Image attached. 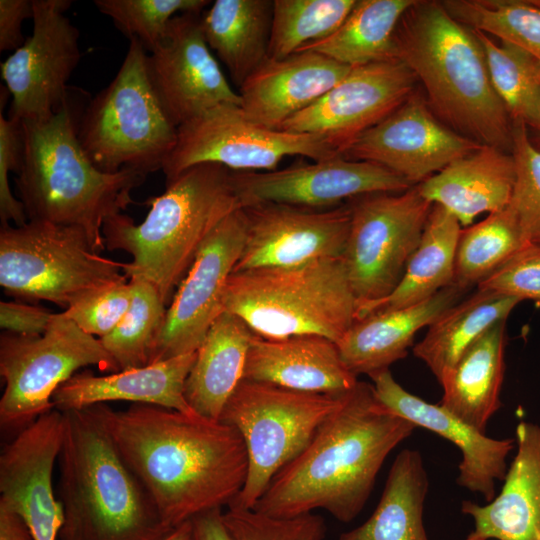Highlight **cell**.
Instances as JSON below:
<instances>
[{
  "label": "cell",
  "mask_w": 540,
  "mask_h": 540,
  "mask_svg": "<svg viewBox=\"0 0 540 540\" xmlns=\"http://www.w3.org/2000/svg\"><path fill=\"white\" fill-rule=\"evenodd\" d=\"M70 0H33V31L1 63V77L11 96L8 117L46 120L69 96L68 80L81 52L79 31L65 12Z\"/></svg>",
  "instance_id": "14"
},
{
  "label": "cell",
  "mask_w": 540,
  "mask_h": 540,
  "mask_svg": "<svg viewBox=\"0 0 540 540\" xmlns=\"http://www.w3.org/2000/svg\"><path fill=\"white\" fill-rule=\"evenodd\" d=\"M200 16L173 17L147 56L152 85L177 128L218 105L241 104L205 41Z\"/></svg>",
  "instance_id": "19"
},
{
  "label": "cell",
  "mask_w": 540,
  "mask_h": 540,
  "mask_svg": "<svg viewBox=\"0 0 540 540\" xmlns=\"http://www.w3.org/2000/svg\"><path fill=\"white\" fill-rule=\"evenodd\" d=\"M352 67L314 51L267 58L239 87L240 107L253 122L280 130L344 79Z\"/></svg>",
  "instance_id": "23"
},
{
  "label": "cell",
  "mask_w": 540,
  "mask_h": 540,
  "mask_svg": "<svg viewBox=\"0 0 540 540\" xmlns=\"http://www.w3.org/2000/svg\"><path fill=\"white\" fill-rule=\"evenodd\" d=\"M191 521L188 520L177 526L164 540H190Z\"/></svg>",
  "instance_id": "51"
},
{
  "label": "cell",
  "mask_w": 540,
  "mask_h": 540,
  "mask_svg": "<svg viewBox=\"0 0 540 540\" xmlns=\"http://www.w3.org/2000/svg\"><path fill=\"white\" fill-rule=\"evenodd\" d=\"M61 540H164L174 529L89 407L62 412Z\"/></svg>",
  "instance_id": "5"
},
{
  "label": "cell",
  "mask_w": 540,
  "mask_h": 540,
  "mask_svg": "<svg viewBox=\"0 0 540 540\" xmlns=\"http://www.w3.org/2000/svg\"><path fill=\"white\" fill-rule=\"evenodd\" d=\"M254 334L240 317L226 311L213 322L185 382V398L198 415L219 420L228 399L244 379Z\"/></svg>",
  "instance_id": "29"
},
{
  "label": "cell",
  "mask_w": 540,
  "mask_h": 540,
  "mask_svg": "<svg viewBox=\"0 0 540 540\" xmlns=\"http://www.w3.org/2000/svg\"><path fill=\"white\" fill-rule=\"evenodd\" d=\"M416 77L397 59L353 67L347 76L280 130L321 136L341 153L413 92Z\"/></svg>",
  "instance_id": "16"
},
{
  "label": "cell",
  "mask_w": 540,
  "mask_h": 540,
  "mask_svg": "<svg viewBox=\"0 0 540 540\" xmlns=\"http://www.w3.org/2000/svg\"><path fill=\"white\" fill-rule=\"evenodd\" d=\"M515 178L512 154L481 146L454 160L417 187L431 204L444 207L461 226H470L478 215L508 207Z\"/></svg>",
  "instance_id": "28"
},
{
  "label": "cell",
  "mask_w": 540,
  "mask_h": 540,
  "mask_svg": "<svg viewBox=\"0 0 540 540\" xmlns=\"http://www.w3.org/2000/svg\"><path fill=\"white\" fill-rule=\"evenodd\" d=\"M477 289L514 297L520 301H540V243H526L479 283Z\"/></svg>",
  "instance_id": "46"
},
{
  "label": "cell",
  "mask_w": 540,
  "mask_h": 540,
  "mask_svg": "<svg viewBox=\"0 0 540 540\" xmlns=\"http://www.w3.org/2000/svg\"><path fill=\"white\" fill-rule=\"evenodd\" d=\"M10 93L0 87V218L1 225L13 221L15 226L28 222L22 202L12 194L8 174L21 170L24 157V134L22 121L4 117L3 109Z\"/></svg>",
  "instance_id": "45"
},
{
  "label": "cell",
  "mask_w": 540,
  "mask_h": 540,
  "mask_svg": "<svg viewBox=\"0 0 540 540\" xmlns=\"http://www.w3.org/2000/svg\"><path fill=\"white\" fill-rule=\"evenodd\" d=\"M195 359L196 352H192L108 375L97 376L88 370L76 373L53 394L54 409L64 412L109 401H130L198 415L184 394Z\"/></svg>",
  "instance_id": "26"
},
{
  "label": "cell",
  "mask_w": 540,
  "mask_h": 540,
  "mask_svg": "<svg viewBox=\"0 0 540 540\" xmlns=\"http://www.w3.org/2000/svg\"><path fill=\"white\" fill-rule=\"evenodd\" d=\"M54 313L21 301L0 303V327L5 332L40 336L47 330Z\"/></svg>",
  "instance_id": "47"
},
{
  "label": "cell",
  "mask_w": 540,
  "mask_h": 540,
  "mask_svg": "<svg viewBox=\"0 0 540 540\" xmlns=\"http://www.w3.org/2000/svg\"><path fill=\"white\" fill-rule=\"evenodd\" d=\"M520 302L514 297L477 289L428 326L425 336L413 346V354L440 383L462 353L493 325L506 321Z\"/></svg>",
  "instance_id": "34"
},
{
  "label": "cell",
  "mask_w": 540,
  "mask_h": 540,
  "mask_svg": "<svg viewBox=\"0 0 540 540\" xmlns=\"http://www.w3.org/2000/svg\"><path fill=\"white\" fill-rule=\"evenodd\" d=\"M145 204L150 211L142 223L112 215L104 221L103 237L108 250L132 256L123 265L125 275L151 282L167 305L204 242L242 204L232 170L215 163L190 167Z\"/></svg>",
  "instance_id": "6"
},
{
  "label": "cell",
  "mask_w": 540,
  "mask_h": 540,
  "mask_svg": "<svg viewBox=\"0 0 540 540\" xmlns=\"http://www.w3.org/2000/svg\"><path fill=\"white\" fill-rule=\"evenodd\" d=\"M474 32L483 47L492 85L512 122L540 132V62L512 43H496L489 35Z\"/></svg>",
  "instance_id": "36"
},
{
  "label": "cell",
  "mask_w": 540,
  "mask_h": 540,
  "mask_svg": "<svg viewBox=\"0 0 540 540\" xmlns=\"http://www.w3.org/2000/svg\"><path fill=\"white\" fill-rule=\"evenodd\" d=\"M244 379L307 392L337 394L358 383L337 343L319 335L267 339L254 334Z\"/></svg>",
  "instance_id": "25"
},
{
  "label": "cell",
  "mask_w": 540,
  "mask_h": 540,
  "mask_svg": "<svg viewBox=\"0 0 540 540\" xmlns=\"http://www.w3.org/2000/svg\"><path fill=\"white\" fill-rule=\"evenodd\" d=\"M525 241L515 216L507 207L461 229L454 266V285L468 290L501 267Z\"/></svg>",
  "instance_id": "37"
},
{
  "label": "cell",
  "mask_w": 540,
  "mask_h": 540,
  "mask_svg": "<svg viewBox=\"0 0 540 540\" xmlns=\"http://www.w3.org/2000/svg\"><path fill=\"white\" fill-rule=\"evenodd\" d=\"M133 299V288L123 282L92 291L73 301L62 313L81 330L102 338L121 322Z\"/></svg>",
  "instance_id": "44"
},
{
  "label": "cell",
  "mask_w": 540,
  "mask_h": 540,
  "mask_svg": "<svg viewBox=\"0 0 540 540\" xmlns=\"http://www.w3.org/2000/svg\"><path fill=\"white\" fill-rule=\"evenodd\" d=\"M147 50L135 37L114 79L84 107L78 124L82 149L101 171L162 170L177 141L149 76Z\"/></svg>",
  "instance_id": "8"
},
{
  "label": "cell",
  "mask_w": 540,
  "mask_h": 540,
  "mask_svg": "<svg viewBox=\"0 0 540 540\" xmlns=\"http://www.w3.org/2000/svg\"><path fill=\"white\" fill-rule=\"evenodd\" d=\"M378 399L417 427L426 428L452 442L461 452L457 483L490 502L496 481L507 473V457L516 447L513 438L494 439L464 422L439 404L429 403L404 389L389 369L369 376Z\"/></svg>",
  "instance_id": "22"
},
{
  "label": "cell",
  "mask_w": 540,
  "mask_h": 540,
  "mask_svg": "<svg viewBox=\"0 0 540 540\" xmlns=\"http://www.w3.org/2000/svg\"><path fill=\"white\" fill-rule=\"evenodd\" d=\"M273 0H216L200 16L209 48L238 88L268 58Z\"/></svg>",
  "instance_id": "31"
},
{
  "label": "cell",
  "mask_w": 540,
  "mask_h": 540,
  "mask_svg": "<svg viewBox=\"0 0 540 540\" xmlns=\"http://www.w3.org/2000/svg\"><path fill=\"white\" fill-rule=\"evenodd\" d=\"M123 265L96 251L78 227L41 221L1 225L0 285L19 300H45L65 310L92 291L127 282Z\"/></svg>",
  "instance_id": "10"
},
{
  "label": "cell",
  "mask_w": 540,
  "mask_h": 540,
  "mask_svg": "<svg viewBox=\"0 0 540 540\" xmlns=\"http://www.w3.org/2000/svg\"><path fill=\"white\" fill-rule=\"evenodd\" d=\"M429 480L419 451L402 450L394 459L372 515L339 540H428L423 524Z\"/></svg>",
  "instance_id": "33"
},
{
  "label": "cell",
  "mask_w": 540,
  "mask_h": 540,
  "mask_svg": "<svg viewBox=\"0 0 540 540\" xmlns=\"http://www.w3.org/2000/svg\"><path fill=\"white\" fill-rule=\"evenodd\" d=\"M243 208L227 216L198 251L177 287L149 355V364L196 352L223 311L227 281L246 238Z\"/></svg>",
  "instance_id": "15"
},
{
  "label": "cell",
  "mask_w": 540,
  "mask_h": 540,
  "mask_svg": "<svg viewBox=\"0 0 540 540\" xmlns=\"http://www.w3.org/2000/svg\"><path fill=\"white\" fill-rule=\"evenodd\" d=\"M516 178L508 208L516 218L525 241L540 243V150L527 126L512 122V149Z\"/></svg>",
  "instance_id": "42"
},
{
  "label": "cell",
  "mask_w": 540,
  "mask_h": 540,
  "mask_svg": "<svg viewBox=\"0 0 540 540\" xmlns=\"http://www.w3.org/2000/svg\"><path fill=\"white\" fill-rule=\"evenodd\" d=\"M93 3L128 39L137 38L150 52L164 36L175 14L202 13L211 1L95 0Z\"/></svg>",
  "instance_id": "41"
},
{
  "label": "cell",
  "mask_w": 540,
  "mask_h": 540,
  "mask_svg": "<svg viewBox=\"0 0 540 540\" xmlns=\"http://www.w3.org/2000/svg\"><path fill=\"white\" fill-rule=\"evenodd\" d=\"M357 0H273L268 57L285 58L331 35Z\"/></svg>",
  "instance_id": "38"
},
{
  "label": "cell",
  "mask_w": 540,
  "mask_h": 540,
  "mask_svg": "<svg viewBox=\"0 0 540 540\" xmlns=\"http://www.w3.org/2000/svg\"><path fill=\"white\" fill-rule=\"evenodd\" d=\"M63 415L52 409L23 428L0 455V507L23 518L35 540H56L63 508L52 488Z\"/></svg>",
  "instance_id": "21"
},
{
  "label": "cell",
  "mask_w": 540,
  "mask_h": 540,
  "mask_svg": "<svg viewBox=\"0 0 540 540\" xmlns=\"http://www.w3.org/2000/svg\"><path fill=\"white\" fill-rule=\"evenodd\" d=\"M337 155L321 136L269 129L250 120L240 105L221 104L177 128L176 144L162 171L167 186L202 163L232 171H272L288 156L322 161Z\"/></svg>",
  "instance_id": "13"
},
{
  "label": "cell",
  "mask_w": 540,
  "mask_h": 540,
  "mask_svg": "<svg viewBox=\"0 0 540 540\" xmlns=\"http://www.w3.org/2000/svg\"><path fill=\"white\" fill-rule=\"evenodd\" d=\"M223 521L235 540H324L326 524L314 513L277 518L229 507Z\"/></svg>",
  "instance_id": "43"
},
{
  "label": "cell",
  "mask_w": 540,
  "mask_h": 540,
  "mask_svg": "<svg viewBox=\"0 0 540 540\" xmlns=\"http://www.w3.org/2000/svg\"><path fill=\"white\" fill-rule=\"evenodd\" d=\"M465 292L453 284L418 304L356 319L336 342L343 362L356 376L389 369L407 356L417 332L431 325Z\"/></svg>",
  "instance_id": "27"
},
{
  "label": "cell",
  "mask_w": 540,
  "mask_h": 540,
  "mask_svg": "<svg viewBox=\"0 0 540 540\" xmlns=\"http://www.w3.org/2000/svg\"><path fill=\"white\" fill-rule=\"evenodd\" d=\"M416 0H357L331 35L304 45L350 67L395 59L393 36L399 20Z\"/></svg>",
  "instance_id": "35"
},
{
  "label": "cell",
  "mask_w": 540,
  "mask_h": 540,
  "mask_svg": "<svg viewBox=\"0 0 540 540\" xmlns=\"http://www.w3.org/2000/svg\"><path fill=\"white\" fill-rule=\"evenodd\" d=\"M393 42L395 59L421 81L428 106L443 124L481 145L512 149L511 118L473 29L441 1L416 0L399 20Z\"/></svg>",
  "instance_id": "3"
},
{
  "label": "cell",
  "mask_w": 540,
  "mask_h": 540,
  "mask_svg": "<svg viewBox=\"0 0 540 540\" xmlns=\"http://www.w3.org/2000/svg\"><path fill=\"white\" fill-rule=\"evenodd\" d=\"M349 206L351 222L342 258L359 307L395 289L433 204L415 185L401 193L360 196Z\"/></svg>",
  "instance_id": "12"
},
{
  "label": "cell",
  "mask_w": 540,
  "mask_h": 540,
  "mask_svg": "<svg viewBox=\"0 0 540 540\" xmlns=\"http://www.w3.org/2000/svg\"><path fill=\"white\" fill-rule=\"evenodd\" d=\"M174 529L194 516L229 506L248 475L239 431L219 420L148 404L89 407Z\"/></svg>",
  "instance_id": "1"
},
{
  "label": "cell",
  "mask_w": 540,
  "mask_h": 540,
  "mask_svg": "<svg viewBox=\"0 0 540 540\" xmlns=\"http://www.w3.org/2000/svg\"><path fill=\"white\" fill-rule=\"evenodd\" d=\"M357 307L342 257L236 271L223 296V311L267 339L319 335L337 342Z\"/></svg>",
  "instance_id": "7"
},
{
  "label": "cell",
  "mask_w": 540,
  "mask_h": 540,
  "mask_svg": "<svg viewBox=\"0 0 540 540\" xmlns=\"http://www.w3.org/2000/svg\"><path fill=\"white\" fill-rule=\"evenodd\" d=\"M106 372L119 369L99 338L81 330L58 313L40 336L3 332L0 336V375L5 388L0 399V423L25 428L54 409L55 391L83 367Z\"/></svg>",
  "instance_id": "11"
},
{
  "label": "cell",
  "mask_w": 540,
  "mask_h": 540,
  "mask_svg": "<svg viewBox=\"0 0 540 540\" xmlns=\"http://www.w3.org/2000/svg\"><path fill=\"white\" fill-rule=\"evenodd\" d=\"M481 146L443 124L414 91L341 155L381 165L417 185Z\"/></svg>",
  "instance_id": "17"
},
{
  "label": "cell",
  "mask_w": 540,
  "mask_h": 540,
  "mask_svg": "<svg viewBox=\"0 0 540 540\" xmlns=\"http://www.w3.org/2000/svg\"><path fill=\"white\" fill-rule=\"evenodd\" d=\"M347 392L307 393L243 379L219 418L239 431L248 453L246 483L228 508L253 509L274 476L307 447Z\"/></svg>",
  "instance_id": "9"
},
{
  "label": "cell",
  "mask_w": 540,
  "mask_h": 540,
  "mask_svg": "<svg viewBox=\"0 0 540 540\" xmlns=\"http://www.w3.org/2000/svg\"><path fill=\"white\" fill-rule=\"evenodd\" d=\"M33 18V0H0V51H15L25 42L22 23Z\"/></svg>",
  "instance_id": "48"
},
{
  "label": "cell",
  "mask_w": 540,
  "mask_h": 540,
  "mask_svg": "<svg viewBox=\"0 0 540 540\" xmlns=\"http://www.w3.org/2000/svg\"><path fill=\"white\" fill-rule=\"evenodd\" d=\"M0 540H35L26 522L18 514L0 507Z\"/></svg>",
  "instance_id": "50"
},
{
  "label": "cell",
  "mask_w": 540,
  "mask_h": 540,
  "mask_svg": "<svg viewBox=\"0 0 540 540\" xmlns=\"http://www.w3.org/2000/svg\"><path fill=\"white\" fill-rule=\"evenodd\" d=\"M242 208L246 238L233 272L298 266L344 253L351 222L349 204L313 209L257 203Z\"/></svg>",
  "instance_id": "20"
},
{
  "label": "cell",
  "mask_w": 540,
  "mask_h": 540,
  "mask_svg": "<svg viewBox=\"0 0 540 540\" xmlns=\"http://www.w3.org/2000/svg\"><path fill=\"white\" fill-rule=\"evenodd\" d=\"M457 21L500 41L512 43L540 62V2L522 0H445Z\"/></svg>",
  "instance_id": "39"
},
{
  "label": "cell",
  "mask_w": 540,
  "mask_h": 540,
  "mask_svg": "<svg viewBox=\"0 0 540 540\" xmlns=\"http://www.w3.org/2000/svg\"><path fill=\"white\" fill-rule=\"evenodd\" d=\"M190 521V540H235L223 521L220 508L202 512Z\"/></svg>",
  "instance_id": "49"
},
{
  "label": "cell",
  "mask_w": 540,
  "mask_h": 540,
  "mask_svg": "<svg viewBox=\"0 0 540 540\" xmlns=\"http://www.w3.org/2000/svg\"><path fill=\"white\" fill-rule=\"evenodd\" d=\"M505 346L506 321H502L473 342L439 383L443 395L438 404L485 434L502 406Z\"/></svg>",
  "instance_id": "30"
},
{
  "label": "cell",
  "mask_w": 540,
  "mask_h": 540,
  "mask_svg": "<svg viewBox=\"0 0 540 540\" xmlns=\"http://www.w3.org/2000/svg\"><path fill=\"white\" fill-rule=\"evenodd\" d=\"M73 94L50 118L22 121L24 157L16 190L28 221L81 228L100 252L106 248L104 221L134 203L131 193L147 175L131 169L106 173L92 163L78 139L84 108Z\"/></svg>",
  "instance_id": "4"
},
{
  "label": "cell",
  "mask_w": 540,
  "mask_h": 540,
  "mask_svg": "<svg viewBox=\"0 0 540 540\" xmlns=\"http://www.w3.org/2000/svg\"><path fill=\"white\" fill-rule=\"evenodd\" d=\"M417 428L358 381L307 447L272 479L253 510L289 518L323 509L352 521L365 506L390 454Z\"/></svg>",
  "instance_id": "2"
},
{
  "label": "cell",
  "mask_w": 540,
  "mask_h": 540,
  "mask_svg": "<svg viewBox=\"0 0 540 540\" xmlns=\"http://www.w3.org/2000/svg\"><path fill=\"white\" fill-rule=\"evenodd\" d=\"M461 227L448 210L433 204L419 245L395 289L381 300L359 306L356 319L418 304L453 285Z\"/></svg>",
  "instance_id": "32"
},
{
  "label": "cell",
  "mask_w": 540,
  "mask_h": 540,
  "mask_svg": "<svg viewBox=\"0 0 540 540\" xmlns=\"http://www.w3.org/2000/svg\"><path fill=\"white\" fill-rule=\"evenodd\" d=\"M515 435L517 453L500 493L485 505L461 503L474 520L465 540H540V426L521 421Z\"/></svg>",
  "instance_id": "24"
},
{
  "label": "cell",
  "mask_w": 540,
  "mask_h": 540,
  "mask_svg": "<svg viewBox=\"0 0 540 540\" xmlns=\"http://www.w3.org/2000/svg\"><path fill=\"white\" fill-rule=\"evenodd\" d=\"M133 299L129 310L108 335L100 338L119 371L149 365L151 347L166 315V303L144 278H131Z\"/></svg>",
  "instance_id": "40"
},
{
  "label": "cell",
  "mask_w": 540,
  "mask_h": 540,
  "mask_svg": "<svg viewBox=\"0 0 540 540\" xmlns=\"http://www.w3.org/2000/svg\"><path fill=\"white\" fill-rule=\"evenodd\" d=\"M242 207L257 203H280L325 209L347 199L377 193H401L409 181L391 170L368 161L342 155L295 163L272 171H232Z\"/></svg>",
  "instance_id": "18"
}]
</instances>
